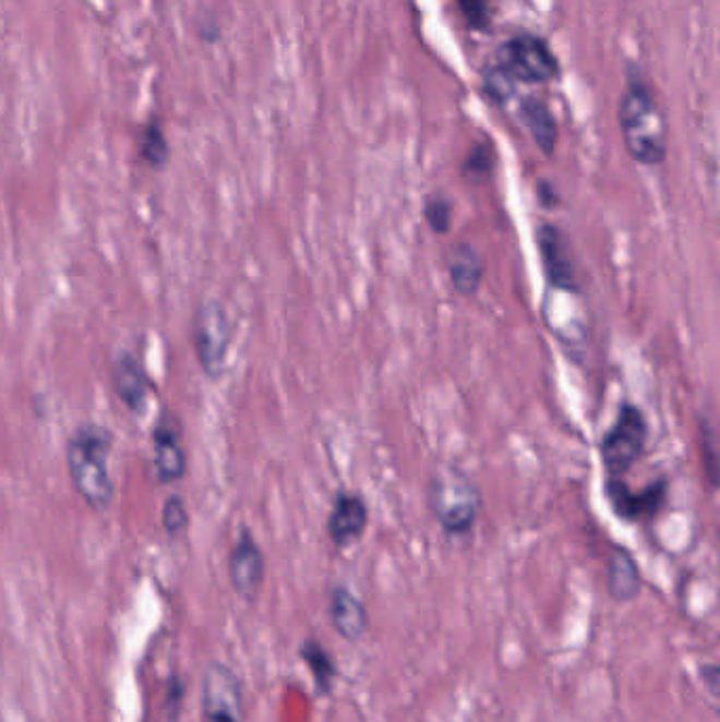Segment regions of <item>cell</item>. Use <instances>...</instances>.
I'll return each mask as SVG.
<instances>
[{"instance_id":"obj_12","label":"cell","mask_w":720,"mask_h":722,"mask_svg":"<svg viewBox=\"0 0 720 722\" xmlns=\"http://www.w3.org/2000/svg\"><path fill=\"white\" fill-rule=\"evenodd\" d=\"M604 494L617 518H622L625 522H643L655 518L663 507L668 496V482L657 480L647 489L634 493L625 484V480H607Z\"/></svg>"},{"instance_id":"obj_2","label":"cell","mask_w":720,"mask_h":722,"mask_svg":"<svg viewBox=\"0 0 720 722\" xmlns=\"http://www.w3.org/2000/svg\"><path fill=\"white\" fill-rule=\"evenodd\" d=\"M617 115L623 144L629 157L647 167L663 164L668 155L665 121L651 89L638 74L629 79Z\"/></svg>"},{"instance_id":"obj_25","label":"cell","mask_w":720,"mask_h":722,"mask_svg":"<svg viewBox=\"0 0 720 722\" xmlns=\"http://www.w3.org/2000/svg\"><path fill=\"white\" fill-rule=\"evenodd\" d=\"M465 20L473 28H484L489 24V4L487 0H457Z\"/></svg>"},{"instance_id":"obj_20","label":"cell","mask_w":720,"mask_h":722,"mask_svg":"<svg viewBox=\"0 0 720 722\" xmlns=\"http://www.w3.org/2000/svg\"><path fill=\"white\" fill-rule=\"evenodd\" d=\"M191 526V512L189 503L182 494L171 493L164 501L161 507V528L169 539H178L187 534Z\"/></svg>"},{"instance_id":"obj_19","label":"cell","mask_w":720,"mask_h":722,"mask_svg":"<svg viewBox=\"0 0 720 722\" xmlns=\"http://www.w3.org/2000/svg\"><path fill=\"white\" fill-rule=\"evenodd\" d=\"M140 161L153 171H161L171 161V146L157 117L148 119L137 132Z\"/></svg>"},{"instance_id":"obj_15","label":"cell","mask_w":720,"mask_h":722,"mask_svg":"<svg viewBox=\"0 0 720 722\" xmlns=\"http://www.w3.org/2000/svg\"><path fill=\"white\" fill-rule=\"evenodd\" d=\"M446 268L451 275L453 290L460 296L478 294L484 281V258L469 241H458L448 256H446Z\"/></svg>"},{"instance_id":"obj_13","label":"cell","mask_w":720,"mask_h":722,"mask_svg":"<svg viewBox=\"0 0 720 722\" xmlns=\"http://www.w3.org/2000/svg\"><path fill=\"white\" fill-rule=\"evenodd\" d=\"M368 505L363 496L351 491H338L334 494L329 514H327V539L338 547L347 550L358 543L368 528Z\"/></svg>"},{"instance_id":"obj_7","label":"cell","mask_w":720,"mask_h":722,"mask_svg":"<svg viewBox=\"0 0 720 722\" xmlns=\"http://www.w3.org/2000/svg\"><path fill=\"white\" fill-rule=\"evenodd\" d=\"M203 722H245V699L237 672L214 661L207 665L201 683Z\"/></svg>"},{"instance_id":"obj_10","label":"cell","mask_w":720,"mask_h":722,"mask_svg":"<svg viewBox=\"0 0 720 722\" xmlns=\"http://www.w3.org/2000/svg\"><path fill=\"white\" fill-rule=\"evenodd\" d=\"M535 239L548 286L554 292L577 294L579 292L577 273H575L568 237L564 234V230L552 222H541L535 230Z\"/></svg>"},{"instance_id":"obj_3","label":"cell","mask_w":720,"mask_h":722,"mask_svg":"<svg viewBox=\"0 0 720 722\" xmlns=\"http://www.w3.org/2000/svg\"><path fill=\"white\" fill-rule=\"evenodd\" d=\"M429 509L446 537H467L480 518L482 494L457 465H440L429 480Z\"/></svg>"},{"instance_id":"obj_24","label":"cell","mask_w":720,"mask_h":722,"mask_svg":"<svg viewBox=\"0 0 720 722\" xmlns=\"http://www.w3.org/2000/svg\"><path fill=\"white\" fill-rule=\"evenodd\" d=\"M487 94L496 101H505L514 94V79L501 67L491 68L484 79Z\"/></svg>"},{"instance_id":"obj_11","label":"cell","mask_w":720,"mask_h":722,"mask_svg":"<svg viewBox=\"0 0 720 722\" xmlns=\"http://www.w3.org/2000/svg\"><path fill=\"white\" fill-rule=\"evenodd\" d=\"M266 559L254 532L243 526L229 552L230 588L245 602H254L264 586Z\"/></svg>"},{"instance_id":"obj_27","label":"cell","mask_w":720,"mask_h":722,"mask_svg":"<svg viewBox=\"0 0 720 722\" xmlns=\"http://www.w3.org/2000/svg\"><path fill=\"white\" fill-rule=\"evenodd\" d=\"M167 699H169V703H167V708H169V714H171V712H178V710L182 708V699H184V685H182V681H180L178 676H173V678H171V685H169V690H167Z\"/></svg>"},{"instance_id":"obj_23","label":"cell","mask_w":720,"mask_h":722,"mask_svg":"<svg viewBox=\"0 0 720 722\" xmlns=\"http://www.w3.org/2000/svg\"><path fill=\"white\" fill-rule=\"evenodd\" d=\"M494 169V153L491 144H476L463 164V176L473 182H482Z\"/></svg>"},{"instance_id":"obj_5","label":"cell","mask_w":720,"mask_h":722,"mask_svg":"<svg viewBox=\"0 0 720 722\" xmlns=\"http://www.w3.org/2000/svg\"><path fill=\"white\" fill-rule=\"evenodd\" d=\"M649 437L651 429L645 412L636 404L623 401L615 421L600 440V459L607 480H623V476L645 457Z\"/></svg>"},{"instance_id":"obj_22","label":"cell","mask_w":720,"mask_h":722,"mask_svg":"<svg viewBox=\"0 0 720 722\" xmlns=\"http://www.w3.org/2000/svg\"><path fill=\"white\" fill-rule=\"evenodd\" d=\"M699 450H701V465L708 478V484L717 489L719 484V450H717V431L710 425L708 419L699 423Z\"/></svg>"},{"instance_id":"obj_8","label":"cell","mask_w":720,"mask_h":722,"mask_svg":"<svg viewBox=\"0 0 720 722\" xmlns=\"http://www.w3.org/2000/svg\"><path fill=\"white\" fill-rule=\"evenodd\" d=\"M110 387L115 397L125 406L130 414H144L157 383L153 381L144 358L131 349H119L110 363Z\"/></svg>"},{"instance_id":"obj_18","label":"cell","mask_w":720,"mask_h":722,"mask_svg":"<svg viewBox=\"0 0 720 722\" xmlns=\"http://www.w3.org/2000/svg\"><path fill=\"white\" fill-rule=\"evenodd\" d=\"M523 121L539 151L545 157H552L556 148L557 128L550 108L541 99L528 98L523 104Z\"/></svg>"},{"instance_id":"obj_21","label":"cell","mask_w":720,"mask_h":722,"mask_svg":"<svg viewBox=\"0 0 720 722\" xmlns=\"http://www.w3.org/2000/svg\"><path fill=\"white\" fill-rule=\"evenodd\" d=\"M423 216L431 232L448 234L453 229V201L442 193L429 195L423 205Z\"/></svg>"},{"instance_id":"obj_14","label":"cell","mask_w":720,"mask_h":722,"mask_svg":"<svg viewBox=\"0 0 720 722\" xmlns=\"http://www.w3.org/2000/svg\"><path fill=\"white\" fill-rule=\"evenodd\" d=\"M327 615L334 631L347 642H360L370 627L365 604L347 586H334L329 590Z\"/></svg>"},{"instance_id":"obj_9","label":"cell","mask_w":720,"mask_h":722,"mask_svg":"<svg viewBox=\"0 0 720 722\" xmlns=\"http://www.w3.org/2000/svg\"><path fill=\"white\" fill-rule=\"evenodd\" d=\"M501 62L503 68L514 81L523 83H545L554 79L556 74V58L548 49V45L530 34H523L512 38L501 49Z\"/></svg>"},{"instance_id":"obj_17","label":"cell","mask_w":720,"mask_h":722,"mask_svg":"<svg viewBox=\"0 0 720 722\" xmlns=\"http://www.w3.org/2000/svg\"><path fill=\"white\" fill-rule=\"evenodd\" d=\"M298 655L302 659V663L307 665L317 693L329 695L334 689V685H336V678H338V663H336L334 655L327 651L317 638L302 640V645L298 649Z\"/></svg>"},{"instance_id":"obj_26","label":"cell","mask_w":720,"mask_h":722,"mask_svg":"<svg viewBox=\"0 0 720 722\" xmlns=\"http://www.w3.org/2000/svg\"><path fill=\"white\" fill-rule=\"evenodd\" d=\"M701 681H704V685L708 687V693H710L712 697H719L720 672L719 665H717L715 661H710V663H706V665L701 667Z\"/></svg>"},{"instance_id":"obj_16","label":"cell","mask_w":720,"mask_h":722,"mask_svg":"<svg viewBox=\"0 0 720 722\" xmlns=\"http://www.w3.org/2000/svg\"><path fill=\"white\" fill-rule=\"evenodd\" d=\"M643 588V575L634 556L615 547L607 564V590L615 602H632L638 598Z\"/></svg>"},{"instance_id":"obj_1","label":"cell","mask_w":720,"mask_h":722,"mask_svg":"<svg viewBox=\"0 0 720 722\" xmlns=\"http://www.w3.org/2000/svg\"><path fill=\"white\" fill-rule=\"evenodd\" d=\"M115 448L112 429L83 421L68 433L64 444L65 471L72 491L96 514H106L117 496L110 471Z\"/></svg>"},{"instance_id":"obj_28","label":"cell","mask_w":720,"mask_h":722,"mask_svg":"<svg viewBox=\"0 0 720 722\" xmlns=\"http://www.w3.org/2000/svg\"><path fill=\"white\" fill-rule=\"evenodd\" d=\"M537 191H539V201H541L545 207H556V191H554V186H552L550 182H543V180H541L539 186H537Z\"/></svg>"},{"instance_id":"obj_4","label":"cell","mask_w":720,"mask_h":722,"mask_svg":"<svg viewBox=\"0 0 720 722\" xmlns=\"http://www.w3.org/2000/svg\"><path fill=\"white\" fill-rule=\"evenodd\" d=\"M235 326L229 309L218 298H205L195 306L191 320V342L201 374L218 383L227 374Z\"/></svg>"},{"instance_id":"obj_6","label":"cell","mask_w":720,"mask_h":722,"mask_svg":"<svg viewBox=\"0 0 720 722\" xmlns=\"http://www.w3.org/2000/svg\"><path fill=\"white\" fill-rule=\"evenodd\" d=\"M153 476L161 486L180 484L189 473V453L184 446V425L173 410H161L151 428Z\"/></svg>"}]
</instances>
